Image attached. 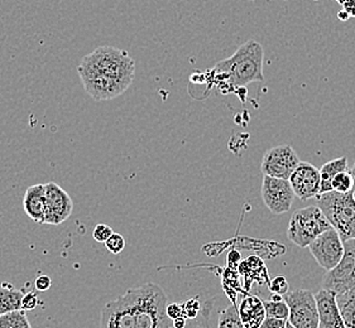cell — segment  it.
I'll list each match as a JSON object with an SVG mask.
<instances>
[{
	"label": "cell",
	"instance_id": "cell-27",
	"mask_svg": "<svg viewBox=\"0 0 355 328\" xmlns=\"http://www.w3.org/2000/svg\"><path fill=\"white\" fill-rule=\"evenodd\" d=\"M40 304V298H38V293L31 292L24 293L23 298H21V309L23 311H33L37 306Z\"/></svg>",
	"mask_w": 355,
	"mask_h": 328
},
{
	"label": "cell",
	"instance_id": "cell-25",
	"mask_svg": "<svg viewBox=\"0 0 355 328\" xmlns=\"http://www.w3.org/2000/svg\"><path fill=\"white\" fill-rule=\"evenodd\" d=\"M113 228H110L107 224H98L94 228L93 237L98 243H105L107 239L113 234Z\"/></svg>",
	"mask_w": 355,
	"mask_h": 328
},
{
	"label": "cell",
	"instance_id": "cell-29",
	"mask_svg": "<svg viewBox=\"0 0 355 328\" xmlns=\"http://www.w3.org/2000/svg\"><path fill=\"white\" fill-rule=\"evenodd\" d=\"M287 320H281V318H275V317H267L263 320L262 325L259 328H284L286 327Z\"/></svg>",
	"mask_w": 355,
	"mask_h": 328
},
{
	"label": "cell",
	"instance_id": "cell-17",
	"mask_svg": "<svg viewBox=\"0 0 355 328\" xmlns=\"http://www.w3.org/2000/svg\"><path fill=\"white\" fill-rule=\"evenodd\" d=\"M348 170V158L340 157L333 159L324 164L320 172V194L331 192V179H334L339 172Z\"/></svg>",
	"mask_w": 355,
	"mask_h": 328
},
{
	"label": "cell",
	"instance_id": "cell-23",
	"mask_svg": "<svg viewBox=\"0 0 355 328\" xmlns=\"http://www.w3.org/2000/svg\"><path fill=\"white\" fill-rule=\"evenodd\" d=\"M263 306L267 317H275L281 320H287L290 314V308L284 300L275 302V300H263Z\"/></svg>",
	"mask_w": 355,
	"mask_h": 328
},
{
	"label": "cell",
	"instance_id": "cell-24",
	"mask_svg": "<svg viewBox=\"0 0 355 328\" xmlns=\"http://www.w3.org/2000/svg\"><path fill=\"white\" fill-rule=\"evenodd\" d=\"M104 245L112 254H121L125 248V239L121 234L113 233L112 236L104 243Z\"/></svg>",
	"mask_w": 355,
	"mask_h": 328
},
{
	"label": "cell",
	"instance_id": "cell-30",
	"mask_svg": "<svg viewBox=\"0 0 355 328\" xmlns=\"http://www.w3.org/2000/svg\"><path fill=\"white\" fill-rule=\"evenodd\" d=\"M35 286H36V289L38 292H46L52 286V280L47 275H40L35 280Z\"/></svg>",
	"mask_w": 355,
	"mask_h": 328
},
{
	"label": "cell",
	"instance_id": "cell-16",
	"mask_svg": "<svg viewBox=\"0 0 355 328\" xmlns=\"http://www.w3.org/2000/svg\"><path fill=\"white\" fill-rule=\"evenodd\" d=\"M238 311L244 328H259L266 318L263 300L257 295L247 294L241 302Z\"/></svg>",
	"mask_w": 355,
	"mask_h": 328
},
{
	"label": "cell",
	"instance_id": "cell-31",
	"mask_svg": "<svg viewBox=\"0 0 355 328\" xmlns=\"http://www.w3.org/2000/svg\"><path fill=\"white\" fill-rule=\"evenodd\" d=\"M166 311H167V316L170 317L171 321L176 320L178 317H184V314H182V307H181V304H178V303H168Z\"/></svg>",
	"mask_w": 355,
	"mask_h": 328
},
{
	"label": "cell",
	"instance_id": "cell-19",
	"mask_svg": "<svg viewBox=\"0 0 355 328\" xmlns=\"http://www.w3.org/2000/svg\"><path fill=\"white\" fill-rule=\"evenodd\" d=\"M341 318L347 328H355V286L336 295Z\"/></svg>",
	"mask_w": 355,
	"mask_h": 328
},
{
	"label": "cell",
	"instance_id": "cell-6",
	"mask_svg": "<svg viewBox=\"0 0 355 328\" xmlns=\"http://www.w3.org/2000/svg\"><path fill=\"white\" fill-rule=\"evenodd\" d=\"M284 300L290 308L287 321L295 328H319V313L313 293L306 289L287 292Z\"/></svg>",
	"mask_w": 355,
	"mask_h": 328
},
{
	"label": "cell",
	"instance_id": "cell-39",
	"mask_svg": "<svg viewBox=\"0 0 355 328\" xmlns=\"http://www.w3.org/2000/svg\"><path fill=\"white\" fill-rule=\"evenodd\" d=\"M353 196H354V200H355V185H354V190H353Z\"/></svg>",
	"mask_w": 355,
	"mask_h": 328
},
{
	"label": "cell",
	"instance_id": "cell-32",
	"mask_svg": "<svg viewBox=\"0 0 355 328\" xmlns=\"http://www.w3.org/2000/svg\"><path fill=\"white\" fill-rule=\"evenodd\" d=\"M341 7L350 18H355V0H343Z\"/></svg>",
	"mask_w": 355,
	"mask_h": 328
},
{
	"label": "cell",
	"instance_id": "cell-41",
	"mask_svg": "<svg viewBox=\"0 0 355 328\" xmlns=\"http://www.w3.org/2000/svg\"><path fill=\"white\" fill-rule=\"evenodd\" d=\"M171 328H175V327H171Z\"/></svg>",
	"mask_w": 355,
	"mask_h": 328
},
{
	"label": "cell",
	"instance_id": "cell-22",
	"mask_svg": "<svg viewBox=\"0 0 355 328\" xmlns=\"http://www.w3.org/2000/svg\"><path fill=\"white\" fill-rule=\"evenodd\" d=\"M331 191L336 193H348L354 190L355 179L352 173L347 171L339 172L334 179H331Z\"/></svg>",
	"mask_w": 355,
	"mask_h": 328
},
{
	"label": "cell",
	"instance_id": "cell-38",
	"mask_svg": "<svg viewBox=\"0 0 355 328\" xmlns=\"http://www.w3.org/2000/svg\"><path fill=\"white\" fill-rule=\"evenodd\" d=\"M333 1H336V3H339V4H341V1H343V0H333Z\"/></svg>",
	"mask_w": 355,
	"mask_h": 328
},
{
	"label": "cell",
	"instance_id": "cell-18",
	"mask_svg": "<svg viewBox=\"0 0 355 328\" xmlns=\"http://www.w3.org/2000/svg\"><path fill=\"white\" fill-rule=\"evenodd\" d=\"M26 293V289H15L10 283H1L0 284V316L10 311L21 309V298Z\"/></svg>",
	"mask_w": 355,
	"mask_h": 328
},
{
	"label": "cell",
	"instance_id": "cell-9",
	"mask_svg": "<svg viewBox=\"0 0 355 328\" xmlns=\"http://www.w3.org/2000/svg\"><path fill=\"white\" fill-rule=\"evenodd\" d=\"M300 158L292 147L284 144L267 150L261 164L264 176L273 179H288L299 165Z\"/></svg>",
	"mask_w": 355,
	"mask_h": 328
},
{
	"label": "cell",
	"instance_id": "cell-37",
	"mask_svg": "<svg viewBox=\"0 0 355 328\" xmlns=\"http://www.w3.org/2000/svg\"><path fill=\"white\" fill-rule=\"evenodd\" d=\"M284 328H295L293 326H292L291 323L290 322L287 321V323H286V327Z\"/></svg>",
	"mask_w": 355,
	"mask_h": 328
},
{
	"label": "cell",
	"instance_id": "cell-21",
	"mask_svg": "<svg viewBox=\"0 0 355 328\" xmlns=\"http://www.w3.org/2000/svg\"><path fill=\"white\" fill-rule=\"evenodd\" d=\"M218 328H244L239 316V311H238V306L234 302L224 311H221Z\"/></svg>",
	"mask_w": 355,
	"mask_h": 328
},
{
	"label": "cell",
	"instance_id": "cell-26",
	"mask_svg": "<svg viewBox=\"0 0 355 328\" xmlns=\"http://www.w3.org/2000/svg\"><path fill=\"white\" fill-rule=\"evenodd\" d=\"M182 314L187 318H195L200 311V302L198 298H192V300H186L182 304Z\"/></svg>",
	"mask_w": 355,
	"mask_h": 328
},
{
	"label": "cell",
	"instance_id": "cell-10",
	"mask_svg": "<svg viewBox=\"0 0 355 328\" xmlns=\"http://www.w3.org/2000/svg\"><path fill=\"white\" fill-rule=\"evenodd\" d=\"M262 199L270 212L281 215L291 210L295 193L288 179H273L264 176L262 182Z\"/></svg>",
	"mask_w": 355,
	"mask_h": 328
},
{
	"label": "cell",
	"instance_id": "cell-15",
	"mask_svg": "<svg viewBox=\"0 0 355 328\" xmlns=\"http://www.w3.org/2000/svg\"><path fill=\"white\" fill-rule=\"evenodd\" d=\"M23 208L31 220L44 224L46 216V187L44 185H31L23 199Z\"/></svg>",
	"mask_w": 355,
	"mask_h": 328
},
{
	"label": "cell",
	"instance_id": "cell-34",
	"mask_svg": "<svg viewBox=\"0 0 355 328\" xmlns=\"http://www.w3.org/2000/svg\"><path fill=\"white\" fill-rule=\"evenodd\" d=\"M338 18H339L341 21H348L349 18H350V17H349V15H347V13H345L343 9H341L340 12L338 13Z\"/></svg>",
	"mask_w": 355,
	"mask_h": 328
},
{
	"label": "cell",
	"instance_id": "cell-12",
	"mask_svg": "<svg viewBox=\"0 0 355 328\" xmlns=\"http://www.w3.org/2000/svg\"><path fill=\"white\" fill-rule=\"evenodd\" d=\"M100 328H135V314L127 293L103 307Z\"/></svg>",
	"mask_w": 355,
	"mask_h": 328
},
{
	"label": "cell",
	"instance_id": "cell-2",
	"mask_svg": "<svg viewBox=\"0 0 355 328\" xmlns=\"http://www.w3.org/2000/svg\"><path fill=\"white\" fill-rule=\"evenodd\" d=\"M264 51L257 41H247L234 55L223 60L215 66L214 71L233 87H244L252 82L264 81L263 75Z\"/></svg>",
	"mask_w": 355,
	"mask_h": 328
},
{
	"label": "cell",
	"instance_id": "cell-28",
	"mask_svg": "<svg viewBox=\"0 0 355 328\" xmlns=\"http://www.w3.org/2000/svg\"><path fill=\"white\" fill-rule=\"evenodd\" d=\"M268 286H270V292L281 294V295H284L286 293L288 292V283L284 277H277V278L273 279Z\"/></svg>",
	"mask_w": 355,
	"mask_h": 328
},
{
	"label": "cell",
	"instance_id": "cell-4",
	"mask_svg": "<svg viewBox=\"0 0 355 328\" xmlns=\"http://www.w3.org/2000/svg\"><path fill=\"white\" fill-rule=\"evenodd\" d=\"M318 206L325 214L343 242L355 239V200L353 191L348 193L327 192L319 194Z\"/></svg>",
	"mask_w": 355,
	"mask_h": 328
},
{
	"label": "cell",
	"instance_id": "cell-20",
	"mask_svg": "<svg viewBox=\"0 0 355 328\" xmlns=\"http://www.w3.org/2000/svg\"><path fill=\"white\" fill-rule=\"evenodd\" d=\"M0 328H32L26 311L15 309L0 316Z\"/></svg>",
	"mask_w": 355,
	"mask_h": 328
},
{
	"label": "cell",
	"instance_id": "cell-1",
	"mask_svg": "<svg viewBox=\"0 0 355 328\" xmlns=\"http://www.w3.org/2000/svg\"><path fill=\"white\" fill-rule=\"evenodd\" d=\"M78 73L94 100H113L133 84L135 62L127 51L101 46L81 60Z\"/></svg>",
	"mask_w": 355,
	"mask_h": 328
},
{
	"label": "cell",
	"instance_id": "cell-33",
	"mask_svg": "<svg viewBox=\"0 0 355 328\" xmlns=\"http://www.w3.org/2000/svg\"><path fill=\"white\" fill-rule=\"evenodd\" d=\"M186 318L185 317H178L176 320L172 321V327L175 328H185Z\"/></svg>",
	"mask_w": 355,
	"mask_h": 328
},
{
	"label": "cell",
	"instance_id": "cell-8",
	"mask_svg": "<svg viewBox=\"0 0 355 328\" xmlns=\"http://www.w3.org/2000/svg\"><path fill=\"white\" fill-rule=\"evenodd\" d=\"M307 248L318 264L327 271L334 269L344 254V242L334 228L318 236Z\"/></svg>",
	"mask_w": 355,
	"mask_h": 328
},
{
	"label": "cell",
	"instance_id": "cell-40",
	"mask_svg": "<svg viewBox=\"0 0 355 328\" xmlns=\"http://www.w3.org/2000/svg\"><path fill=\"white\" fill-rule=\"evenodd\" d=\"M315 1H319V0H315Z\"/></svg>",
	"mask_w": 355,
	"mask_h": 328
},
{
	"label": "cell",
	"instance_id": "cell-11",
	"mask_svg": "<svg viewBox=\"0 0 355 328\" xmlns=\"http://www.w3.org/2000/svg\"><path fill=\"white\" fill-rule=\"evenodd\" d=\"M46 187V216L44 224L61 225L73 211L71 196L55 182L44 183Z\"/></svg>",
	"mask_w": 355,
	"mask_h": 328
},
{
	"label": "cell",
	"instance_id": "cell-35",
	"mask_svg": "<svg viewBox=\"0 0 355 328\" xmlns=\"http://www.w3.org/2000/svg\"><path fill=\"white\" fill-rule=\"evenodd\" d=\"M270 300H275V302H279V300H284V295L281 294H276V293H272V297Z\"/></svg>",
	"mask_w": 355,
	"mask_h": 328
},
{
	"label": "cell",
	"instance_id": "cell-5",
	"mask_svg": "<svg viewBox=\"0 0 355 328\" xmlns=\"http://www.w3.org/2000/svg\"><path fill=\"white\" fill-rule=\"evenodd\" d=\"M331 228V224L319 206H307L293 212L287 228V236L295 245L307 248L318 236Z\"/></svg>",
	"mask_w": 355,
	"mask_h": 328
},
{
	"label": "cell",
	"instance_id": "cell-7",
	"mask_svg": "<svg viewBox=\"0 0 355 328\" xmlns=\"http://www.w3.org/2000/svg\"><path fill=\"white\" fill-rule=\"evenodd\" d=\"M355 286V239L344 242V254L339 264L322 279V288L336 295Z\"/></svg>",
	"mask_w": 355,
	"mask_h": 328
},
{
	"label": "cell",
	"instance_id": "cell-14",
	"mask_svg": "<svg viewBox=\"0 0 355 328\" xmlns=\"http://www.w3.org/2000/svg\"><path fill=\"white\" fill-rule=\"evenodd\" d=\"M313 295L319 313V328H347L341 318L334 292L322 288Z\"/></svg>",
	"mask_w": 355,
	"mask_h": 328
},
{
	"label": "cell",
	"instance_id": "cell-3",
	"mask_svg": "<svg viewBox=\"0 0 355 328\" xmlns=\"http://www.w3.org/2000/svg\"><path fill=\"white\" fill-rule=\"evenodd\" d=\"M125 293L135 314V328L172 327V321L166 311L168 300L161 286L146 283Z\"/></svg>",
	"mask_w": 355,
	"mask_h": 328
},
{
	"label": "cell",
	"instance_id": "cell-36",
	"mask_svg": "<svg viewBox=\"0 0 355 328\" xmlns=\"http://www.w3.org/2000/svg\"><path fill=\"white\" fill-rule=\"evenodd\" d=\"M350 173H352V176H353V179H355V163H354V165H353V168H352V171H350Z\"/></svg>",
	"mask_w": 355,
	"mask_h": 328
},
{
	"label": "cell",
	"instance_id": "cell-13",
	"mask_svg": "<svg viewBox=\"0 0 355 328\" xmlns=\"http://www.w3.org/2000/svg\"><path fill=\"white\" fill-rule=\"evenodd\" d=\"M288 182L295 196L301 201L316 199L320 194V172L315 165L307 162H300L292 172Z\"/></svg>",
	"mask_w": 355,
	"mask_h": 328
}]
</instances>
